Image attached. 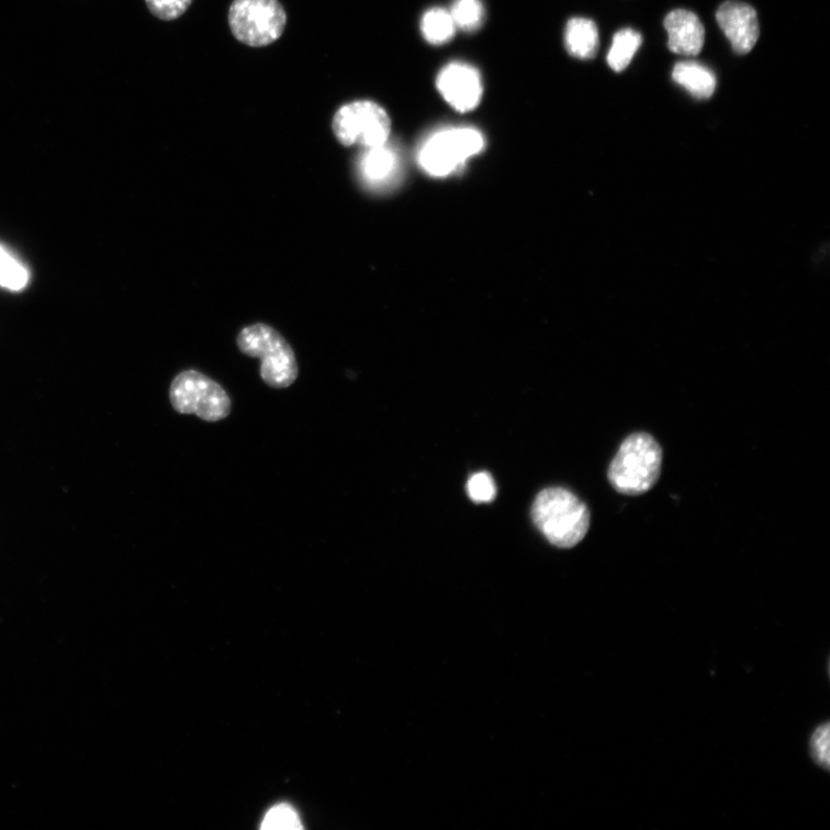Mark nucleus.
<instances>
[{
	"instance_id": "nucleus-16",
	"label": "nucleus",
	"mask_w": 830,
	"mask_h": 830,
	"mask_svg": "<svg viewBox=\"0 0 830 830\" xmlns=\"http://www.w3.org/2000/svg\"><path fill=\"white\" fill-rule=\"evenodd\" d=\"M30 281V272L11 251L0 245V287L10 291H20L26 288Z\"/></svg>"
},
{
	"instance_id": "nucleus-4",
	"label": "nucleus",
	"mask_w": 830,
	"mask_h": 830,
	"mask_svg": "<svg viewBox=\"0 0 830 830\" xmlns=\"http://www.w3.org/2000/svg\"><path fill=\"white\" fill-rule=\"evenodd\" d=\"M287 23L288 14L279 0H234L228 10L231 32L251 48L279 41Z\"/></svg>"
},
{
	"instance_id": "nucleus-5",
	"label": "nucleus",
	"mask_w": 830,
	"mask_h": 830,
	"mask_svg": "<svg viewBox=\"0 0 830 830\" xmlns=\"http://www.w3.org/2000/svg\"><path fill=\"white\" fill-rule=\"evenodd\" d=\"M170 402L178 413L194 414L208 423L224 420L231 412V400L224 388L195 369L175 378Z\"/></svg>"
},
{
	"instance_id": "nucleus-11",
	"label": "nucleus",
	"mask_w": 830,
	"mask_h": 830,
	"mask_svg": "<svg viewBox=\"0 0 830 830\" xmlns=\"http://www.w3.org/2000/svg\"><path fill=\"white\" fill-rule=\"evenodd\" d=\"M673 79L697 100L710 99L718 83L711 69L696 61L676 64Z\"/></svg>"
},
{
	"instance_id": "nucleus-3",
	"label": "nucleus",
	"mask_w": 830,
	"mask_h": 830,
	"mask_svg": "<svg viewBox=\"0 0 830 830\" xmlns=\"http://www.w3.org/2000/svg\"><path fill=\"white\" fill-rule=\"evenodd\" d=\"M242 354L261 360L260 374L273 389H287L299 375L295 355L287 339L273 328L256 323L244 328L237 338Z\"/></svg>"
},
{
	"instance_id": "nucleus-10",
	"label": "nucleus",
	"mask_w": 830,
	"mask_h": 830,
	"mask_svg": "<svg viewBox=\"0 0 830 830\" xmlns=\"http://www.w3.org/2000/svg\"><path fill=\"white\" fill-rule=\"evenodd\" d=\"M668 46L682 56H697L703 51L705 29L697 14L687 10H675L664 19Z\"/></svg>"
},
{
	"instance_id": "nucleus-2",
	"label": "nucleus",
	"mask_w": 830,
	"mask_h": 830,
	"mask_svg": "<svg viewBox=\"0 0 830 830\" xmlns=\"http://www.w3.org/2000/svg\"><path fill=\"white\" fill-rule=\"evenodd\" d=\"M662 468V449L646 433L632 434L621 444L612 461L608 478L622 495L637 496L649 492L658 482Z\"/></svg>"
},
{
	"instance_id": "nucleus-17",
	"label": "nucleus",
	"mask_w": 830,
	"mask_h": 830,
	"mask_svg": "<svg viewBox=\"0 0 830 830\" xmlns=\"http://www.w3.org/2000/svg\"><path fill=\"white\" fill-rule=\"evenodd\" d=\"M450 14L457 29L474 32L482 25L484 8L481 0H455Z\"/></svg>"
},
{
	"instance_id": "nucleus-15",
	"label": "nucleus",
	"mask_w": 830,
	"mask_h": 830,
	"mask_svg": "<svg viewBox=\"0 0 830 830\" xmlns=\"http://www.w3.org/2000/svg\"><path fill=\"white\" fill-rule=\"evenodd\" d=\"M396 164V155L384 145L367 150L361 160V170L368 179L378 181L390 176Z\"/></svg>"
},
{
	"instance_id": "nucleus-12",
	"label": "nucleus",
	"mask_w": 830,
	"mask_h": 830,
	"mask_svg": "<svg viewBox=\"0 0 830 830\" xmlns=\"http://www.w3.org/2000/svg\"><path fill=\"white\" fill-rule=\"evenodd\" d=\"M599 45L598 30L595 22L586 18H573L565 29V48L569 54L580 59H592Z\"/></svg>"
},
{
	"instance_id": "nucleus-20",
	"label": "nucleus",
	"mask_w": 830,
	"mask_h": 830,
	"mask_svg": "<svg viewBox=\"0 0 830 830\" xmlns=\"http://www.w3.org/2000/svg\"><path fill=\"white\" fill-rule=\"evenodd\" d=\"M830 728L826 722L820 725L810 738V752L815 763L825 770L830 765Z\"/></svg>"
},
{
	"instance_id": "nucleus-21",
	"label": "nucleus",
	"mask_w": 830,
	"mask_h": 830,
	"mask_svg": "<svg viewBox=\"0 0 830 830\" xmlns=\"http://www.w3.org/2000/svg\"><path fill=\"white\" fill-rule=\"evenodd\" d=\"M193 0H146L148 10L158 19L164 21H173L192 5Z\"/></svg>"
},
{
	"instance_id": "nucleus-13",
	"label": "nucleus",
	"mask_w": 830,
	"mask_h": 830,
	"mask_svg": "<svg viewBox=\"0 0 830 830\" xmlns=\"http://www.w3.org/2000/svg\"><path fill=\"white\" fill-rule=\"evenodd\" d=\"M641 44L642 36L631 29L621 30L616 33L607 57L608 65L613 71L617 74L625 71L631 64Z\"/></svg>"
},
{
	"instance_id": "nucleus-18",
	"label": "nucleus",
	"mask_w": 830,
	"mask_h": 830,
	"mask_svg": "<svg viewBox=\"0 0 830 830\" xmlns=\"http://www.w3.org/2000/svg\"><path fill=\"white\" fill-rule=\"evenodd\" d=\"M262 829H303L302 822H300L299 816L288 804H280L272 807L263 819Z\"/></svg>"
},
{
	"instance_id": "nucleus-14",
	"label": "nucleus",
	"mask_w": 830,
	"mask_h": 830,
	"mask_svg": "<svg viewBox=\"0 0 830 830\" xmlns=\"http://www.w3.org/2000/svg\"><path fill=\"white\" fill-rule=\"evenodd\" d=\"M456 30L450 12L444 9H431L423 16V35L433 45L448 43L455 36Z\"/></svg>"
},
{
	"instance_id": "nucleus-6",
	"label": "nucleus",
	"mask_w": 830,
	"mask_h": 830,
	"mask_svg": "<svg viewBox=\"0 0 830 830\" xmlns=\"http://www.w3.org/2000/svg\"><path fill=\"white\" fill-rule=\"evenodd\" d=\"M333 132L344 147L359 145L377 148L386 145L391 132V120L380 104L355 101L344 104L333 119Z\"/></svg>"
},
{
	"instance_id": "nucleus-7",
	"label": "nucleus",
	"mask_w": 830,
	"mask_h": 830,
	"mask_svg": "<svg viewBox=\"0 0 830 830\" xmlns=\"http://www.w3.org/2000/svg\"><path fill=\"white\" fill-rule=\"evenodd\" d=\"M484 146L482 134L471 127L448 128L433 134L419 153L427 173L445 177L479 154Z\"/></svg>"
},
{
	"instance_id": "nucleus-9",
	"label": "nucleus",
	"mask_w": 830,
	"mask_h": 830,
	"mask_svg": "<svg viewBox=\"0 0 830 830\" xmlns=\"http://www.w3.org/2000/svg\"><path fill=\"white\" fill-rule=\"evenodd\" d=\"M720 29L731 43L736 55L749 54L760 35L755 10L741 2H727L717 12Z\"/></svg>"
},
{
	"instance_id": "nucleus-19",
	"label": "nucleus",
	"mask_w": 830,
	"mask_h": 830,
	"mask_svg": "<svg viewBox=\"0 0 830 830\" xmlns=\"http://www.w3.org/2000/svg\"><path fill=\"white\" fill-rule=\"evenodd\" d=\"M467 491L470 498L478 504L491 503L497 495L495 481L489 472L473 474L468 482Z\"/></svg>"
},
{
	"instance_id": "nucleus-1",
	"label": "nucleus",
	"mask_w": 830,
	"mask_h": 830,
	"mask_svg": "<svg viewBox=\"0 0 830 830\" xmlns=\"http://www.w3.org/2000/svg\"><path fill=\"white\" fill-rule=\"evenodd\" d=\"M532 518L553 546L572 548L586 537L591 523L587 506L564 489H548L536 498Z\"/></svg>"
},
{
	"instance_id": "nucleus-8",
	"label": "nucleus",
	"mask_w": 830,
	"mask_h": 830,
	"mask_svg": "<svg viewBox=\"0 0 830 830\" xmlns=\"http://www.w3.org/2000/svg\"><path fill=\"white\" fill-rule=\"evenodd\" d=\"M436 86L455 110H474L482 97V81L478 69L464 63H451L437 76Z\"/></svg>"
}]
</instances>
